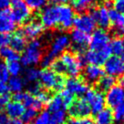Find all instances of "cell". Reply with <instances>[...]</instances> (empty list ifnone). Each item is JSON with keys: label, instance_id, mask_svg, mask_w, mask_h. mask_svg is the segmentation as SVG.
<instances>
[{"label": "cell", "instance_id": "cell-27", "mask_svg": "<svg viewBox=\"0 0 124 124\" xmlns=\"http://www.w3.org/2000/svg\"><path fill=\"white\" fill-rule=\"evenodd\" d=\"M24 86H25V81H24L23 78H21L19 77H12L11 78L8 79V90L12 91L14 94L22 92Z\"/></svg>", "mask_w": 124, "mask_h": 124}, {"label": "cell", "instance_id": "cell-4", "mask_svg": "<svg viewBox=\"0 0 124 124\" xmlns=\"http://www.w3.org/2000/svg\"><path fill=\"white\" fill-rule=\"evenodd\" d=\"M11 16L15 23L24 24L27 22L31 16V10L24 0H11Z\"/></svg>", "mask_w": 124, "mask_h": 124}, {"label": "cell", "instance_id": "cell-34", "mask_svg": "<svg viewBox=\"0 0 124 124\" xmlns=\"http://www.w3.org/2000/svg\"><path fill=\"white\" fill-rule=\"evenodd\" d=\"M7 69H8L9 75H11L12 77H18V75L22 71V65L18 61L8 62Z\"/></svg>", "mask_w": 124, "mask_h": 124}, {"label": "cell", "instance_id": "cell-7", "mask_svg": "<svg viewBox=\"0 0 124 124\" xmlns=\"http://www.w3.org/2000/svg\"><path fill=\"white\" fill-rule=\"evenodd\" d=\"M70 42L72 45V49L74 52L78 54H82L86 48L89 45L90 36L87 33L78 29H74L70 34Z\"/></svg>", "mask_w": 124, "mask_h": 124}, {"label": "cell", "instance_id": "cell-8", "mask_svg": "<svg viewBox=\"0 0 124 124\" xmlns=\"http://www.w3.org/2000/svg\"><path fill=\"white\" fill-rule=\"evenodd\" d=\"M111 56V50L109 46L105 47L101 50H88L83 55V58L85 62L91 64V65H97L101 66L104 65L109 57Z\"/></svg>", "mask_w": 124, "mask_h": 124}, {"label": "cell", "instance_id": "cell-6", "mask_svg": "<svg viewBox=\"0 0 124 124\" xmlns=\"http://www.w3.org/2000/svg\"><path fill=\"white\" fill-rule=\"evenodd\" d=\"M85 101L88 102L90 110L93 114H97L105 108V97L103 93L94 89H89L85 93Z\"/></svg>", "mask_w": 124, "mask_h": 124}, {"label": "cell", "instance_id": "cell-38", "mask_svg": "<svg viewBox=\"0 0 124 124\" xmlns=\"http://www.w3.org/2000/svg\"><path fill=\"white\" fill-rule=\"evenodd\" d=\"M25 3L29 9L33 10H39L45 8L46 4V0H24Z\"/></svg>", "mask_w": 124, "mask_h": 124}, {"label": "cell", "instance_id": "cell-46", "mask_svg": "<svg viewBox=\"0 0 124 124\" xmlns=\"http://www.w3.org/2000/svg\"><path fill=\"white\" fill-rule=\"evenodd\" d=\"M8 102H9V96L8 94L0 95V111L4 108H6Z\"/></svg>", "mask_w": 124, "mask_h": 124}, {"label": "cell", "instance_id": "cell-19", "mask_svg": "<svg viewBox=\"0 0 124 124\" xmlns=\"http://www.w3.org/2000/svg\"><path fill=\"white\" fill-rule=\"evenodd\" d=\"M16 28V23L13 20L10 10L7 8L0 11V33L9 34Z\"/></svg>", "mask_w": 124, "mask_h": 124}, {"label": "cell", "instance_id": "cell-9", "mask_svg": "<svg viewBox=\"0 0 124 124\" xmlns=\"http://www.w3.org/2000/svg\"><path fill=\"white\" fill-rule=\"evenodd\" d=\"M110 38L107 31L102 28H98L92 32L89 41L90 50H101L109 46Z\"/></svg>", "mask_w": 124, "mask_h": 124}, {"label": "cell", "instance_id": "cell-47", "mask_svg": "<svg viewBox=\"0 0 124 124\" xmlns=\"http://www.w3.org/2000/svg\"><path fill=\"white\" fill-rule=\"evenodd\" d=\"M0 124H10L8 117L2 111H0Z\"/></svg>", "mask_w": 124, "mask_h": 124}, {"label": "cell", "instance_id": "cell-3", "mask_svg": "<svg viewBox=\"0 0 124 124\" xmlns=\"http://www.w3.org/2000/svg\"><path fill=\"white\" fill-rule=\"evenodd\" d=\"M42 47L39 40H32L25 48L22 57L20 58V63L25 67H30L39 64L42 58Z\"/></svg>", "mask_w": 124, "mask_h": 124}, {"label": "cell", "instance_id": "cell-14", "mask_svg": "<svg viewBox=\"0 0 124 124\" xmlns=\"http://www.w3.org/2000/svg\"><path fill=\"white\" fill-rule=\"evenodd\" d=\"M69 113L72 118H86L91 113L88 102L84 98L78 99L69 107Z\"/></svg>", "mask_w": 124, "mask_h": 124}, {"label": "cell", "instance_id": "cell-31", "mask_svg": "<svg viewBox=\"0 0 124 124\" xmlns=\"http://www.w3.org/2000/svg\"><path fill=\"white\" fill-rule=\"evenodd\" d=\"M40 70L36 69L34 67H29L24 72V81L34 83L39 78Z\"/></svg>", "mask_w": 124, "mask_h": 124}, {"label": "cell", "instance_id": "cell-48", "mask_svg": "<svg viewBox=\"0 0 124 124\" xmlns=\"http://www.w3.org/2000/svg\"><path fill=\"white\" fill-rule=\"evenodd\" d=\"M8 92V85H7L5 82H1V81H0V95L7 94Z\"/></svg>", "mask_w": 124, "mask_h": 124}, {"label": "cell", "instance_id": "cell-32", "mask_svg": "<svg viewBox=\"0 0 124 124\" xmlns=\"http://www.w3.org/2000/svg\"><path fill=\"white\" fill-rule=\"evenodd\" d=\"M95 0H73L74 8L78 12H84L93 6Z\"/></svg>", "mask_w": 124, "mask_h": 124}, {"label": "cell", "instance_id": "cell-40", "mask_svg": "<svg viewBox=\"0 0 124 124\" xmlns=\"http://www.w3.org/2000/svg\"><path fill=\"white\" fill-rule=\"evenodd\" d=\"M67 124H94L90 118L86 117V118H70L68 120Z\"/></svg>", "mask_w": 124, "mask_h": 124}, {"label": "cell", "instance_id": "cell-23", "mask_svg": "<svg viewBox=\"0 0 124 124\" xmlns=\"http://www.w3.org/2000/svg\"><path fill=\"white\" fill-rule=\"evenodd\" d=\"M21 103L24 105V107L27 108H34L37 111H39V109H41L43 107V105L39 101V100L30 93L23 92V97L21 100Z\"/></svg>", "mask_w": 124, "mask_h": 124}, {"label": "cell", "instance_id": "cell-41", "mask_svg": "<svg viewBox=\"0 0 124 124\" xmlns=\"http://www.w3.org/2000/svg\"><path fill=\"white\" fill-rule=\"evenodd\" d=\"M9 73L7 69V65L4 62L0 61V81L1 82H6L9 79Z\"/></svg>", "mask_w": 124, "mask_h": 124}, {"label": "cell", "instance_id": "cell-45", "mask_svg": "<svg viewBox=\"0 0 124 124\" xmlns=\"http://www.w3.org/2000/svg\"><path fill=\"white\" fill-rule=\"evenodd\" d=\"M42 87L40 84L39 83H37V82H34V83H30V85H29V88H28V93H30L32 95H34L36 96L39 91H41L42 89H41Z\"/></svg>", "mask_w": 124, "mask_h": 124}, {"label": "cell", "instance_id": "cell-52", "mask_svg": "<svg viewBox=\"0 0 124 124\" xmlns=\"http://www.w3.org/2000/svg\"><path fill=\"white\" fill-rule=\"evenodd\" d=\"M120 85L124 87V75H122L121 78H120Z\"/></svg>", "mask_w": 124, "mask_h": 124}, {"label": "cell", "instance_id": "cell-2", "mask_svg": "<svg viewBox=\"0 0 124 124\" xmlns=\"http://www.w3.org/2000/svg\"><path fill=\"white\" fill-rule=\"evenodd\" d=\"M40 85L48 90L61 91L66 84L65 78L55 73L51 69H44L39 74Z\"/></svg>", "mask_w": 124, "mask_h": 124}, {"label": "cell", "instance_id": "cell-10", "mask_svg": "<svg viewBox=\"0 0 124 124\" xmlns=\"http://www.w3.org/2000/svg\"><path fill=\"white\" fill-rule=\"evenodd\" d=\"M58 18H59V25L62 29L68 30L73 27L74 18H75V14H74L73 8L67 4H60L58 5Z\"/></svg>", "mask_w": 124, "mask_h": 124}, {"label": "cell", "instance_id": "cell-51", "mask_svg": "<svg viewBox=\"0 0 124 124\" xmlns=\"http://www.w3.org/2000/svg\"><path fill=\"white\" fill-rule=\"evenodd\" d=\"M53 3H56V4L58 5H60V4H66L67 2H69L70 0H51Z\"/></svg>", "mask_w": 124, "mask_h": 124}, {"label": "cell", "instance_id": "cell-54", "mask_svg": "<svg viewBox=\"0 0 124 124\" xmlns=\"http://www.w3.org/2000/svg\"><path fill=\"white\" fill-rule=\"evenodd\" d=\"M123 120V122H124V119H123V120Z\"/></svg>", "mask_w": 124, "mask_h": 124}, {"label": "cell", "instance_id": "cell-5", "mask_svg": "<svg viewBox=\"0 0 124 124\" xmlns=\"http://www.w3.org/2000/svg\"><path fill=\"white\" fill-rule=\"evenodd\" d=\"M40 23L42 26L46 28H55L59 25L58 18V5L54 6H47L44 8L40 12Z\"/></svg>", "mask_w": 124, "mask_h": 124}, {"label": "cell", "instance_id": "cell-15", "mask_svg": "<svg viewBox=\"0 0 124 124\" xmlns=\"http://www.w3.org/2000/svg\"><path fill=\"white\" fill-rule=\"evenodd\" d=\"M65 87L74 96H83L89 89L85 80L82 78H69L68 80H66Z\"/></svg>", "mask_w": 124, "mask_h": 124}, {"label": "cell", "instance_id": "cell-36", "mask_svg": "<svg viewBox=\"0 0 124 124\" xmlns=\"http://www.w3.org/2000/svg\"><path fill=\"white\" fill-rule=\"evenodd\" d=\"M59 94V96L61 97L62 99V101H63V103H64V107L65 108H69L70 105L73 103V101H75L74 100V95L72 93H70L68 89H62L60 93H58Z\"/></svg>", "mask_w": 124, "mask_h": 124}, {"label": "cell", "instance_id": "cell-30", "mask_svg": "<svg viewBox=\"0 0 124 124\" xmlns=\"http://www.w3.org/2000/svg\"><path fill=\"white\" fill-rule=\"evenodd\" d=\"M47 108H48V111H51V112H55V111L65 108L64 103H63L59 94H57L52 98H50V100L47 103Z\"/></svg>", "mask_w": 124, "mask_h": 124}, {"label": "cell", "instance_id": "cell-28", "mask_svg": "<svg viewBox=\"0 0 124 124\" xmlns=\"http://www.w3.org/2000/svg\"><path fill=\"white\" fill-rule=\"evenodd\" d=\"M0 58L5 59L7 62L11 61H18L20 58L19 55L17 52H16L14 49H12L11 47H3L0 49Z\"/></svg>", "mask_w": 124, "mask_h": 124}, {"label": "cell", "instance_id": "cell-49", "mask_svg": "<svg viewBox=\"0 0 124 124\" xmlns=\"http://www.w3.org/2000/svg\"><path fill=\"white\" fill-rule=\"evenodd\" d=\"M10 5V0H0V11L4 10L9 7Z\"/></svg>", "mask_w": 124, "mask_h": 124}, {"label": "cell", "instance_id": "cell-13", "mask_svg": "<svg viewBox=\"0 0 124 124\" xmlns=\"http://www.w3.org/2000/svg\"><path fill=\"white\" fill-rule=\"evenodd\" d=\"M70 39L67 35H60L58 36L56 39L53 40L51 44V47L49 51L46 53V56H48L50 58L54 59L58 56L64 53V51L70 46Z\"/></svg>", "mask_w": 124, "mask_h": 124}, {"label": "cell", "instance_id": "cell-20", "mask_svg": "<svg viewBox=\"0 0 124 124\" xmlns=\"http://www.w3.org/2000/svg\"><path fill=\"white\" fill-rule=\"evenodd\" d=\"M105 71L101 66L89 64L86 67L84 71V78L89 83L97 82L102 76H104Z\"/></svg>", "mask_w": 124, "mask_h": 124}, {"label": "cell", "instance_id": "cell-50", "mask_svg": "<svg viewBox=\"0 0 124 124\" xmlns=\"http://www.w3.org/2000/svg\"><path fill=\"white\" fill-rule=\"evenodd\" d=\"M10 124H26L24 121H22L19 119H15V120H12L10 121Z\"/></svg>", "mask_w": 124, "mask_h": 124}, {"label": "cell", "instance_id": "cell-16", "mask_svg": "<svg viewBox=\"0 0 124 124\" xmlns=\"http://www.w3.org/2000/svg\"><path fill=\"white\" fill-rule=\"evenodd\" d=\"M124 89L121 86H113L106 93L105 102L109 108H116L123 100Z\"/></svg>", "mask_w": 124, "mask_h": 124}, {"label": "cell", "instance_id": "cell-26", "mask_svg": "<svg viewBox=\"0 0 124 124\" xmlns=\"http://www.w3.org/2000/svg\"><path fill=\"white\" fill-rule=\"evenodd\" d=\"M110 24H112L114 29L124 28V14L119 13L114 9L108 10Z\"/></svg>", "mask_w": 124, "mask_h": 124}, {"label": "cell", "instance_id": "cell-33", "mask_svg": "<svg viewBox=\"0 0 124 124\" xmlns=\"http://www.w3.org/2000/svg\"><path fill=\"white\" fill-rule=\"evenodd\" d=\"M67 120L66 111L60 109L50 114V124H64Z\"/></svg>", "mask_w": 124, "mask_h": 124}, {"label": "cell", "instance_id": "cell-18", "mask_svg": "<svg viewBox=\"0 0 124 124\" xmlns=\"http://www.w3.org/2000/svg\"><path fill=\"white\" fill-rule=\"evenodd\" d=\"M43 31H44V27L42 26V24L40 23V21L35 19L27 22L22 29V32L25 37L27 39H33V40L39 38L43 33Z\"/></svg>", "mask_w": 124, "mask_h": 124}, {"label": "cell", "instance_id": "cell-25", "mask_svg": "<svg viewBox=\"0 0 124 124\" xmlns=\"http://www.w3.org/2000/svg\"><path fill=\"white\" fill-rule=\"evenodd\" d=\"M115 82H116V79L112 76H109V75L102 76L97 81L98 90H100L101 92L108 91V89H111L113 86H115Z\"/></svg>", "mask_w": 124, "mask_h": 124}, {"label": "cell", "instance_id": "cell-21", "mask_svg": "<svg viewBox=\"0 0 124 124\" xmlns=\"http://www.w3.org/2000/svg\"><path fill=\"white\" fill-rule=\"evenodd\" d=\"M9 45L11 48L14 49L16 52H22L27 47V38L23 34L22 30L17 31L14 35L10 37V42Z\"/></svg>", "mask_w": 124, "mask_h": 124}, {"label": "cell", "instance_id": "cell-11", "mask_svg": "<svg viewBox=\"0 0 124 124\" xmlns=\"http://www.w3.org/2000/svg\"><path fill=\"white\" fill-rule=\"evenodd\" d=\"M96 22L92 16L89 13H81L74 18L73 26L79 31H82L84 33L89 34L95 30L96 28Z\"/></svg>", "mask_w": 124, "mask_h": 124}, {"label": "cell", "instance_id": "cell-29", "mask_svg": "<svg viewBox=\"0 0 124 124\" xmlns=\"http://www.w3.org/2000/svg\"><path fill=\"white\" fill-rule=\"evenodd\" d=\"M109 47L111 53L115 56H122L124 51V40L121 38H115L109 42Z\"/></svg>", "mask_w": 124, "mask_h": 124}, {"label": "cell", "instance_id": "cell-44", "mask_svg": "<svg viewBox=\"0 0 124 124\" xmlns=\"http://www.w3.org/2000/svg\"><path fill=\"white\" fill-rule=\"evenodd\" d=\"M112 6L114 7V10L124 14V0H112Z\"/></svg>", "mask_w": 124, "mask_h": 124}, {"label": "cell", "instance_id": "cell-39", "mask_svg": "<svg viewBox=\"0 0 124 124\" xmlns=\"http://www.w3.org/2000/svg\"><path fill=\"white\" fill-rule=\"evenodd\" d=\"M113 117L118 121H120V120H122L124 119V95H123V100L121 101V103L119 104L116 108H114Z\"/></svg>", "mask_w": 124, "mask_h": 124}, {"label": "cell", "instance_id": "cell-22", "mask_svg": "<svg viewBox=\"0 0 124 124\" xmlns=\"http://www.w3.org/2000/svg\"><path fill=\"white\" fill-rule=\"evenodd\" d=\"M24 110H25L24 105L15 101H9L6 106V115L11 118L12 120L21 118Z\"/></svg>", "mask_w": 124, "mask_h": 124}, {"label": "cell", "instance_id": "cell-37", "mask_svg": "<svg viewBox=\"0 0 124 124\" xmlns=\"http://www.w3.org/2000/svg\"><path fill=\"white\" fill-rule=\"evenodd\" d=\"M31 124H50V113L47 110H44L39 113Z\"/></svg>", "mask_w": 124, "mask_h": 124}, {"label": "cell", "instance_id": "cell-35", "mask_svg": "<svg viewBox=\"0 0 124 124\" xmlns=\"http://www.w3.org/2000/svg\"><path fill=\"white\" fill-rule=\"evenodd\" d=\"M37 116H38V111L36 109L30 108H25L23 114L21 116V120L24 121L26 124L32 123V121L35 120Z\"/></svg>", "mask_w": 124, "mask_h": 124}, {"label": "cell", "instance_id": "cell-12", "mask_svg": "<svg viewBox=\"0 0 124 124\" xmlns=\"http://www.w3.org/2000/svg\"><path fill=\"white\" fill-rule=\"evenodd\" d=\"M104 71L112 77L124 75V59L118 56H110L105 62Z\"/></svg>", "mask_w": 124, "mask_h": 124}, {"label": "cell", "instance_id": "cell-1", "mask_svg": "<svg viewBox=\"0 0 124 124\" xmlns=\"http://www.w3.org/2000/svg\"><path fill=\"white\" fill-rule=\"evenodd\" d=\"M59 61L63 65L65 74L70 75L71 78L77 77L81 71L82 67L86 63L82 54H78L76 56L72 52L69 51H66L60 55Z\"/></svg>", "mask_w": 124, "mask_h": 124}, {"label": "cell", "instance_id": "cell-43", "mask_svg": "<svg viewBox=\"0 0 124 124\" xmlns=\"http://www.w3.org/2000/svg\"><path fill=\"white\" fill-rule=\"evenodd\" d=\"M10 42V36L9 34H4V33H0V49L8 46Z\"/></svg>", "mask_w": 124, "mask_h": 124}, {"label": "cell", "instance_id": "cell-17", "mask_svg": "<svg viewBox=\"0 0 124 124\" xmlns=\"http://www.w3.org/2000/svg\"><path fill=\"white\" fill-rule=\"evenodd\" d=\"M92 16L96 24H98L101 28L107 29L110 27V20H109V15H108V9L106 8L104 6H101L97 8L92 9L91 13H89Z\"/></svg>", "mask_w": 124, "mask_h": 124}, {"label": "cell", "instance_id": "cell-24", "mask_svg": "<svg viewBox=\"0 0 124 124\" xmlns=\"http://www.w3.org/2000/svg\"><path fill=\"white\" fill-rule=\"evenodd\" d=\"M114 120L113 112L110 108H103L95 116L94 124H112Z\"/></svg>", "mask_w": 124, "mask_h": 124}, {"label": "cell", "instance_id": "cell-42", "mask_svg": "<svg viewBox=\"0 0 124 124\" xmlns=\"http://www.w3.org/2000/svg\"><path fill=\"white\" fill-rule=\"evenodd\" d=\"M38 100H39V101L41 103V104L44 106V105H46L48 103V101H49V100H50V96H49V94L46 92V91H45V90H41V91H39L37 95L35 96Z\"/></svg>", "mask_w": 124, "mask_h": 124}, {"label": "cell", "instance_id": "cell-53", "mask_svg": "<svg viewBox=\"0 0 124 124\" xmlns=\"http://www.w3.org/2000/svg\"><path fill=\"white\" fill-rule=\"evenodd\" d=\"M122 58L124 59V51H123V54H122Z\"/></svg>", "mask_w": 124, "mask_h": 124}]
</instances>
